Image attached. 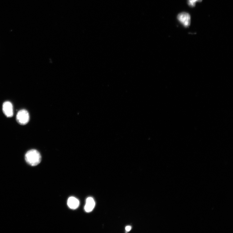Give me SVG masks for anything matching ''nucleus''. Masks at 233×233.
I'll return each mask as SVG.
<instances>
[{"instance_id": "1", "label": "nucleus", "mask_w": 233, "mask_h": 233, "mask_svg": "<svg viewBox=\"0 0 233 233\" xmlns=\"http://www.w3.org/2000/svg\"><path fill=\"white\" fill-rule=\"evenodd\" d=\"M41 158L39 152L35 149L28 151L25 155L26 162L32 166H36L39 164L41 162Z\"/></svg>"}, {"instance_id": "2", "label": "nucleus", "mask_w": 233, "mask_h": 233, "mask_svg": "<svg viewBox=\"0 0 233 233\" xmlns=\"http://www.w3.org/2000/svg\"><path fill=\"white\" fill-rule=\"evenodd\" d=\"M30 120V115L27 110L22 109L18 112L16 116V120L21 125H24L28 123Z\"/></svg>"}, {"instance_id": "3", "label": "nucleus", "mask_w": 233, "mask_h": 233, "mask_svg": "<svg viewBox=\"0 0 233 233\" xmlns=\"http://www.w3.org/2000/svg\"><path fill=\"white\" fill-rule=\"evenodd\" d=\"M177 18L186 27L190 25L191 17L189 13L185 12L181 13L178 15Z\"/></svg>"}, {"instance_id": "4", "label": "nucleus", "mask_w": 233, "mask_h": 233, "mask_svg": "<svg viewBox=\"0 0 233 233\" xmlns=\"http://www.w3.org/2000/svg\"><path fill=\"white\" fill-rule=\"evenodd\" d=\"M2 110L4 113L7 117H12L13 115V106L10 102L7 101L4 103Z\"/></svg>"}, {"instance_id": "5", "label": "nucleus", "mask_w": 233, "mask_h": 233, "mask_svg": "<svg viewBox=\"0 0 233 233\" xmlns=\"http://www.w3.org/2000/svg\"><path fill=\"white\" fill-rule=\"evenodd\" d=\"M95 205V201L92 198L89 197L86 200L84 207L85 211L87 212H91L93 211Z\"/></svg>"}, {"instance_id": "6", "label": "nucleus", "mask_w": 233, "mask_h": 233, "mask_svg": "<svg viewBox=\"0 0 233 233\" xmlns=\"http://www.w3.org/2000/svg\"><path fill=\"white\" fill-rule=\"evenodd\" d=\"M67 205L69 207L72 209L75 210L77 208L79 205V201L75 197H70L67 201Z\"/></svg>"}, {"instance_id": "7", "label": "nucleus", "mask_w": 233, "mask_h": 233, "mask_svg": "<svg viewBox=\"0 0 233 233\" xmlns=\"http://www.w3.org/2000/svg\"><path fill=\"white\" fill-rule=\"evenodd\" d=\"M202 0H187L188 5L191 7H194L197 2H201Z\"/></svg>"}, {"instance_id": "8", "label": "nucleus", "mask_w": 233, "mask_h": 233, "mask_svg": "<svg viewBox=\"0 0 233 233\" xmlns=\"http://www.w3.org/2000/svg\"><path fill=\"white\" fill-rule=\"evenodd\" d=\"M131 227L130 226H127L125 228V230L127 231H129L131 229Z\"/></svg>"}]
</instances>
